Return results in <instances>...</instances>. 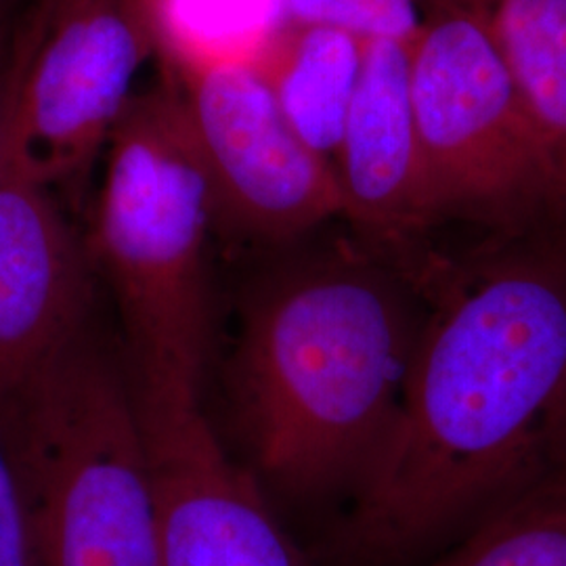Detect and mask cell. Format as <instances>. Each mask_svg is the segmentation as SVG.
<instances>
[{
    "label": "cell",
    "mask_w": 566,
    "mask_h": 566,
    "mask_svg": "<svg viewBox=\"0 0 566 566\" xmlns=\"http://www.w3.org/2000/svg\"><path fill=\"white\" fill-rule=\"evenodd\" d=\"M397 418L327 556L397 565L566 474V250L512 243L424 273Z\"/></svg>",
    "instance_id": "obj_1"
},
{
    "label": "cell",
    "mask_w": 566,
    "mask_h": 566,
    "mask_svg": "<svg viewBox=\"0 0 566 566\" xmlns=\"http://www.w3.org/2000/svg\"><path fill=\"white\" fill-rule=\"evenodd\" d=\"M422 317L361 259L306 264L248 301L231 401L250 462L287 495L359 483L397 418Z\"/></svg>",
    "instance_id": "obj_2"
},
{
    "label": "cell",
    "mask_w": 566,
    "mask_h": 566,
    "mask_svg": "<svg viewBox=\"0 0 566 566\" xmlns=\"http://www.w3.org/2000/svg\"><path fill=\"white\" fill-rule=\"evenodd\" d=\"M107 142L88 256L116 298L133 388L200 401L212 327L206 238L214 203L179 93L133 97Z\"/></svg>",
    "instance_id": "obj_3"
},
{
    "label": "cell",
    "mask_w": 566,
    "mask_h": 566,
    "mask_svg": "<svg viewBox=\"0 0 566 566\" xmlns=\"http://www.w3.org/2000/svg\"><path fill=\"white\" fill-rule=\"evenodd\" d=\"M0 411L34 566H163L133 380L88 327Z\"/></svg>",
    "instance_id": "obj_4"
},
{
    "label": "cell",
    "mask_w": 566,
    "mask_h": 566,
    "mask_svg": "<svg viewBox=\"0 0 566 566\" xmlns=\"http://www.w3.org/2000/svg\"><path fill=\"white\" fill-rule=\"evenodd\" d=\"M409 93L439 219L552 206L546 166L485 2H449L409 42Z\"/></svg>",
    "instance_id": "obj_5"
},
{
    "label": "cell",
    "mask_w": 566,
    "mask_h": 566,
    "mask_svg": "<svg viewBox=\"0 0 566 566\" xmlns=\"http://www.w3.org/2000/svg\"><path fill=\"white\" fill-rule=\"evenodd\" d=\"M154 42L147 0H53L11 76L2 158L42 185L76 172L126 112Z\"/></svg>",
    "instance_id": "obj_6"
},
{
    "label": "cell",
    "mask_w": 566,
    "mask_h": 566,
    "mask_svg": "<svg viewBox=\"0 0 566 566\" xmlns=\"http://www.w3.org/2000/svg\"><path fill=\"white\" fill-rule=\"evenodd\" d=\"M177 67L214 221L245 238L282 242L343 214L332 164L285 120L254 61H191Z\"/></svg>",
    "instance_id": "obj_7"
},
{
    "label": "cell",
    "mask_w": 566,
    "mask_h": 566,
    "mask_svg": "<svg viewBox=\"0 0 566 566\" xmlns=\"http://www.w3.org/2000/svg\"><path fill=\"white\" fill-rule=\"evenodd\" d=\"M135 401L156 493L163 566H296L259 481L227 458L200 401L137 390Z\"/></svg>",
    "instance_id": "obj_8"
},
{
    "label": "cell",
    "mask_w": 566,
    "mask_h": 566,
    "mask_svg": "<svg viewBox=\"0 0 566 566\" xmlns=\"http://www.w3.org/2000/svg\"><path fill=\"white\" fill-rule=\"evenodd\" d=\"M91 271L46 185L0 154V405L88 327Z\"/></svg>",
    "instance_id": "obj_9"
},
{
    "label": "cell",
    "mask_w": 566,
    "mask_h": 566,
    "mask_svg": "<svg viewBox=\"0 0 566 566\" xmlns=\"http://www.w3.org/2000/svg\"><path fill=\"white\" fill-rule=\"evenodd\" d=\"M344 212L382 242L439 221L409 93V42L367 41L334 156Z\"/></svg>",
    "instance_id": "obj_10"
},
{
    "label": "cell",
    "mask_w": 566,
    "mask_h": 566,
    "mask_svg": "<svg viewBox=\"0 0 566 566\" xmlns=\"http://www.w3.org/2000/svg\"><path fill=\"white\" fill-rule=\"evenodd\" d=\"M364 49V41L340 30L280 23L252 60L285 120L329 164L361 74Z\"/></svg>",
    "instance_id": "obj_11"
},
{
    "label": "cell",
    "mask_w": 566,
    "mask_h": 566,
    "mask_svg": "<svg viewBox=\"0 0 566 566\" xmlns=\"http://www.w3.org/2000/svg\"><path fill=\"white\" fill-rule=\"evenodd\" d=\"M489 21L566 210V0H485Z\"/></svg>",
    "instance_id": "obj_12"
},
{
    "label": "cell",
    "mask_w": 566,
    "mask_h": 566,
    "mask_svg": "<svg viewBox=\"0 0 566 566\" xmlns=\"http://www.w3.org/2000/svg\"><path fill=\"white\" fill-rule=\"evenodd\" d=\"M430 566H566V474L489 516Z\"/></svg>",
    "instance_id": "obj_13"
},
{
    "label": "cell",
    "mask_w": 566,
    "mask_h": 566,
    "mask_svg": "<svg viewBox=\"0 0 566 566\" xmlns=\"http://www.w3.org/2000/svg\"><path fill=\"white\" fill-rule=\"evenodd\" d=\"M151 20L156 39L181 65L254 60L282 15L280 0H154Z\"/></svg>",
    "instance_id": "obj_14"
},
{
    "label": "cell",
    "mask_w": 566,
    "mask_h": 566,
    "mask_svg": "<svg viewBox=\"0 0 566 566\" xmlns=\"http://www.w3.org/2000/svg\"><path fill=\"white\" fill-rule=\"evenodd\" d=\"M282 23L322 25L359 41L411 42L422 18L416 0H280Z\"/></svg>",
    "instance_id": "obj_15"
},
{
    "label": "cell",
    "mask_w": 566,
    "mask_h": 566,
    "mask_svg": "<svg viewBox=\"0 0 566 566\" xmlns=\"http://www.w3.org/2000/svg\"><path fill=\"white\" fill-rule=\"evenodd\" d=\"M9 97H11V76L4 74L0 65V154H2L4 126H7V114H9Z\"/></svg>",
    "instance_id": "obj_16"
},
{
    "label": "cell",
    "mask_w": 566,
    "mask_h": 566,
    "mask_svg": "<svg viewBox=\"0 0 566 566\" xmlns=\"http://www.w3.org/2000/svg\"><path fill=\"white\" fill-rule=\"evenodd\" d=\"M151 2H154V0H147V4H149V9H151Z\"/></svg>",
    "instance_id": "obj_17"
}]
</instances>
